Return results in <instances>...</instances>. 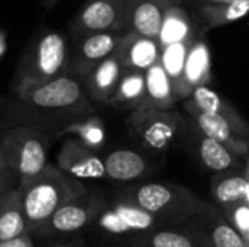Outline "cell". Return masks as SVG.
Returning a JSON list of instances; mask_svg holds the SVG:
<instances>
[{
    "label": "cell",
    "mask_w": 249,
    "mask_h": 247,
    "mask_svg": "<svg viewBox=\"0 0 249 247\" xmlns=\"http://www.w3.org/2000/svg\"><path fill=\"white\" fill-rule=\"evenodd\" d=\"M130 134L150 153H165L181 138L184 132V119L175 111L137 109L127 121Z\"/></svg>",
    "instance_id": "8992f818"
},
{
    "label": "cell",
    "mask_w": 249,
    "mask_h": 247,
    "mask_svg": "<svg viewBox=\"0 0 249 247\" xmlns=\"http://www.w3.org/2000/svg\"><path fill=\"white\" fill-rule=\"evenodd\" d=\"M7 49V35L3 29H0V60L6 54Z\"/></svg>",
    "instance_id": "1f68e13d"
},
{
    "label": "cell",
    "mask_w": 249,
    "mask_h": 247,
    "mask_svg": "<svg viewBox=\"0 0 249 247\" xmlns=\"http://www.w3.org/2000/svg\"><path fill=\"white\" fill-rule=\"evenodd\" d=\"M0 247H34V243L31 240V234H23L20 237L0 243Z\"/></svg>",
    "instance_id": "f546056e"
},
{
    "label": "cell",
    "mask_w": 249,
    "mask_h": 247,
    "mask_svg": "<svg viewBox=\"0 0 249 247\" xmlns=\"http://www.w3.org/2000/svg\"><path fill=\"white\" fill-rule=\"evenodd\" d=\"M194 229L209 247H247L245 239L228 221L223 211L209 202H201L193 217L181 223Z\"/></svg>",
    "instance_id": "8fae6325"
},
{
    "label": "cell",
    "mask_w": 249,
    "mask_h": 247,
    "mask_svg": "<svg viewBox=\"0 0 249 247\" xmlns=\"http://www.w3.org/2000/svg\"><path fill=\"white\" fill-rule=\"evenodd\" d=\"M146 93L140 109L171 111L178 102L174 95V86L163 70L160 61L152 66L146 73Z\"/></svg>",
    "instance_id": "44dd1931"
},
{
    "label": "cell",
    "mask_w": 249,
    "mask_h": 247,
    "mask_svg": "<svg viewBox=\"0 0 249 247\" xmlns=\"http://www.w3.org/2000/svg\"><path fill=\"white\" fill-rule=\"evenodd\" d=\"M169 6V0H127V32L158 41Z\"/></svg>",
    "instance_id": "9a60e30c"
},
{
    "label": "cell",
    "mask_w": 249,
    "mask_h": 247,
    "mask_svg": "<svg viewBox=\"0 0 249 247\" xmlns=\"http://www.w3.org/2000/svg\"><path fill=\"white\" fill-rule=\"evenodd\" d=\"M194 39L193 23L187 12L181 6L171 4L165 13L163 23L158 36L160 49L177 42Z\"/></svg>",
    "instance_id": "d4e9b609"
},
{
    "label": "cell",
    "mask_w": 249,
    "mask_h": 247,
    "mask_svg": "<svg viewBox=\"0 0 249 247\" xmlns=\"http://www.w3.org/2000/svg\"><path fill=\"white\" fill-rule=\"evenodd\" d=\"M249 194V178L238 172L217 173L212 179V195L222 207H229L247 201Z\"/></svg>",
    "instance_id": "cb8c5ba5"
},
{
    "label": "cell",
    "mask_w": 249,
    "mask_h": 247,
    "mask_svg": "<svg viewBox=\"0 0 249 247\" xmlns=\"http://www.w3.org/2000/svg\"><path fill=\"white\" fill-rule=\"evenodd\" d=\"M115 247H209L201 236L187 224L159 226Z\"/></svg>",
    "instance_id": "5bb4252c"
},
{
    "label": "cell",
    "mask_w": 249,
    "mask_h": 247,
    "mask_svg": "<svg viewBox=\"0 0 249 247\" xmlns=\"http://www.w3.org/2000/svg\"><path fill=\"white\" fill-rule=\"evenodd\" d=\"M185 111L193 125L204 135L222 143L239 156L249 154V124L238 114H209L200 111L190 100Z\"/></svg>",
    "instance_id": "ba28073f"
},
{
    "label": "cell",
    "mask_w": 249,
    "mask_h": 247,
    "mask_svg": "<svg viewBox=\"0 0 249 247\" xmlns=\"http://www.w3.org/2000/svg\"><path fill=\"white\" fill-rule=\"evenodd\" d=\"M228 221L235 227V230L245 239L249 234V204L242 201L229 207L222 208Z\"/></svg>",
    "instance_id": "f1b7e54d"
},
{
    "label": "cell",
    "mask_w": 249,
    "mask_h": 247,
    "mask_svg": "<svg viewBox=\"0 0 249 247\" xmlns=\"http://www.w3.org/2000/svg\"><path fill=\"white\" fill-rule=\"evenodd\" d=\"M124 70L125 68L114 54L112 57L95 66L88 74L82 77L85 84V92L93 100L101 103H108L112 95L115 93V89L120 83Z\"/></svg>",
    "instance_id": "ac0fdd59"
},
{
    "label": "cell",
    "mask_w": 249,
    "mask_h": 247,
    "mask_svg": "<svg viewBox=\"0 0 249 247\" xmlns=\"http://www.w3.org/2000/svg\"><path fill=\"white\" fill-rule=\"evenodd\" d=\"M57 167L77 181L107 178L104 159L98 151L89 148L77 138H67L63 141L57 156Z\"/></svg>",
    "instance_id": "7c38bea8"
},
{
    "label": "cell",
    "mask_w": 249,
    "mask_h": 247,
    "mask_svg": "<svg viewBox=\"0 0 249 247\" xmlns=\"http://www.w3.org/2000/svg\"><path fill=\"white\" fill-rule=\"evenodd\" d=\"M18 188L29 234L41 227L64 204L89 194L82 181L67 176L57 166L51 165L35 179Z\"/></svg>",
    "instance_id": "6da1fadb"
},
{
    "label": "cell",
    "mask_w": 249,
    "mask_h": 247,
    "mask_svg": "<svg viewBox=\"0 0 249 247\" xmlns=\"http://www.w3.org/2000/svg\"><path fill=\"white\" fill-rule=\"evenodd\" d=\"M245 170H247V173H245V175L249 178V154H248V160H247V169H245Z\"/></svg>",
    "instance_id": "d590c367"
},
{
    "label": "cell",
    "mask_w": 249,
    "mask_h": 247,
    "mask_svg": "<svg viewBox=\"0 0 249 247\" xmlns=\"http://www.w3.org/2000/svg\"><path fill=\"white\" fill-rule=\"evenodd\" d=\"M194 39H188V41L171 44V45L162 48V52H160V64H162L163 70L166 71V74L169 76V79L172 82L174 95L178 90V87L181 86L182 76H184V68H185V63H187V57H188V51H190L191 44H193Z\"/></svg>",
    "instance_id": "4316f807"
},
{
    "label": "cell",
    "mask_w": 249,
    "mask_h": 247,
    "mask_svg": "<svg viewBox=\"0 0 249 247\" xmlns=\"http://www.w3.org/2000/svg\"><path fill=\"white\" fill-rule=\"evenodd\" d=\"M29 234L19 188L9 189L0 198V243Z\"/></svg>",
    "instance_id": "7402d4cb"
},
{
    "label": "cell",
    "mask_w": 249,
    "mask_h": 247,
    "mask_svg": "<svg viewBox=\"0 0 249 247\" xmlns=\"http://www.w3.org/2000/svg\"><path fill=\"white\" fill-rule=\"evenodd\" d=\"M212 80V54L204 39H194L188 51L181 86L175 92L177 100L187 99L197 87L207 86Z\"/></svg>",
    "instance_id": "2e32d148"
},
{
    "label": "cell",
    "mask_w": 249,
    "mask_h": 247,
    "mask_svg": "<svg viewBox=\"0 0 249 247\" xmlns=\"http://www.w3.org/2000/svg\"><path fill=\"white\" fill-rule=\"evenodd\" d=\"M203 20L209 28L223 26L241 20L249 13V0H236L229 4H209L200 10Z\"/></svg>",
    "instance_id": "83f0119b"
},
{
    "label": "cell",
    "mask_w": 249,
    "mask_h": 247,
    "mask_svg": "<svg viewBox=\"0 0 249 247\" xmlns=\"http://www.w3.org/2000/svg\"><path fill=\"white\" fill-rule=\"evenodd\" d=\"M73 29L80 36L127 29V0H88L76 17Z\"/></svg>",
    "instance_id": "30bf717a"
},
{
    "label": "cell",
    "mask_w": 249,
    "mask_h": 247,
    "mask_svg": "<svg viewBox=\"0 0 249 247\" xmlns=\"http://www.w3.org/2000/svg\"><path fill=\"white\" fill-rule=\"evenodd\" d=\"M7 172H10V170L6 166V162H4V157H3V151L0 148V176L4 175V173H7Z\"/></svg>",
    "instance_id": "d6a6232c"
},
{
    "label": "cell",
    "mask_w": 249,
    "mask_h": 247,
    "mask_svg": "<svg viewBox=\"0 0 249 247\" xmlns=\"http://www.w3.org/2000/svg\"><path fill=\"white\" fill-rule=\"evenodd\" d=\"M118 199L142 208L168 226L187 221L196 214L203 202L191 189L163 182L128 186L121 191Z\"/></svg>",
    "instance_id": "7a4b0ae2"
},
{
    "label": "cell",
    "mask_w": 249,
    "mask_h": 247,
    "mask_svg": "<svg viewBox=\"0 0 249 247\" xmlns=\"http://www.w3.org/2000/svg\"><path fill=\"white\" fill-rule=\"evenodd\" d=\"M92 226L109 246L115 247L128 239L163 226V223L130 202L115 199L109 204L105 202Z\"/></svg>",
    "instance_id": "52a82bcc"
},
{
    "label": "cell",
    "mask_w": 249,
    "mask_h": 247,
    "mask_svg": "<svg viewBox=\"0 0 249 247\" xmlns=\"http://www.w3.org/2000/svg\"><path fill=\"white\" fill-rule=\"evenodd\" d=\"M210 1H212V4H229L236 0H210Z\"/></svg>",
    "instance_id": "e575fe53"
},
{
    "label": "cell",
    "mask_w": 249,
    "mask_h": 247,
    "mask_svg": "<svg viewBox=\"0 0 249 247\" xmlns=\"http://www.w3.org/2000/svg\"><path fill=\"white\" fill-rule=\"evenodd\" d=\"M51 247H74V246H71V245H53Z\"/></svg>",
    "instance_id": "8d00e7d4"
},
{
    "label": "cell",
    "mask_w": 249,
    "mask_h": 247,
    "mask_svg": "<svg viewBox=\"0 0 249 247\" xmlns=\"http://www.w3.org/2000/svg\"><path fill=\"white\" fill-rule=\"evenodd\" d=\"M15 178H16V176H15L12 172H7V173H4V175L0 176V198H1L9 189L15 188V186H13V179H15Z\"/></svg>",
    "instance_id": "4dcf8cb0"
},
{
    "label": "cell",
    "mask_w": 249,
    "mask_h": 247,
    "mask_svg": "<svg viewBox=\"0 0 249 247\" xmlns=\"http://www.w3.org/2000/svg\"><path fill=\"white\" fill-rule=\"evenodd\" d=\"M245 246L249 247V234L245 237Z\"/></svg>",
    "instance_id": "74e56055"
},
{
    "label": "cell",
    "mask_w": 249,
    "mask_h": 247,
    "mask_svg": "<svg viewBox=\"0 0 249 247\" xmlns=\"http://www.w3.org/2000/svg\"><path fill=\"white\" fill-rule=\"evenodd\" d=\"M69 47L66 38L53 29H44L31 44L19 67L18 82H44L67 74Z\"/></svg>",
    "instance_id": "5b68a950"
},
{
    "label": "cell",
    "mask_w": 249,
    "mask_h": 247,
    "mask_svg": "<svg viewBox=\"0 0 249 247\" xmlns=\"http://www.w3.org/2000/svg\"><path fill=\"white\" fill-rule=\"evenodd\" d=\"M105 201L95 195H85L82 198L73 199L58 208L41 227H38L32 234L41 237L63 236L77 233L88 226H92L99 211L104 208Z\"/></svg>",
    "instance_id": "9c48e42d"
},
{
    "label": "cell",
    "mask_w": 249,
    "mask_h": 247,
    "mask_svg": "<svg viewBox=\"0 0 249 247\" xmlns=\"http://www.w3.org/2000/svg\"><path fill=\"white\" fill-rule=\"evenodd\" d=\"M0 148L7 169L25 185L41 175L48 166V140L31 127H15L0 140Z\"/></svg>",
    "instance_id": "277c9868"
},
{
    "label": "cell",
    "mask_w": 249,
    "mask_h": 247,
    "mask_svg": "<svg viewBox=\"0 0 249 247\" xmlns=\"http://www.w3.org/2000/svg\"><path fill=\"white\" fill-rule=\"evenodd\" d=\"M247 201H248V204H249V194H248V198H247Z\"/></svg>",
    "instance_id": "f35d334b"
},
{
    "label": "cell",
    "mask_w": 249,
    "mask_h": 247,
    "mask_svg": "<svg viewBox=\"0 0 249 247\" xmlns=\"http://www.w3.org/2000/svg\"><path fill=\"white\" fill-rule=\"evenodd\" d=\"M60 0H42V6L45 7V9H51L55 3H58Z\"/></svg>",
    "instance_id": "836d02e7"
},
{
    "label": "cell",
    "mask_w": 249,
    "mask_h": 247,
    "mask_svg": "<svg viewBox=\"0 0 249 247\" xmlns=\"http://www.w3.org/2000/svg\"><path fill=\"white\" fill-rule=\"evenodd\" d=\"M104 166L107 178L117 182H130L140 179L150 169V163L143 154L128 148L111 151L104 159Z\"/></svg>",
    "instance_id": "ffe728a7"
},
{
    "label": "cell",
    "mask_w": 249,
    "mask_h": 247,
    "mask_svg": "<svg viewBox=\"0 0 249 247\" xmlns=\"http://www.w3.org/2000/svg\"><path fill=\"white\" fill-rule=\"evenodd\" d=\"M160 52L162 49L156 39L125 32L115 55L124 68L146 73L152 66L160 61Z\"/></svg>",
    "instance_id": "e0dca14e"
},
{
    "label": "cell",
    "mask_w": 249,
    "mask_h": 247,
    "mask_svg": "<svg viewBox=\"0 0 249 247\" xmlns=\"http://www.w3.org/2000/svg\"><path fill=\"white\" fill-rule=\"evenodd\" d=\"M123 35L124 33H115V32H99V33L83 35L73 55V67L76 68V71L83 77L95 66L112 57L118 49Z\"/></svg>",
    "instance_id": "4fadbf2b"
},
{
    "label": "cell",
    "mask_w": 249,
    "mask_h": 247,
    "mask_svg": "<svg viewBox=\"0 0 249 247\" xmlns=\"http://www.w3.org/2000/svg\"><path fill=\"white\" fill-rule=\"evenodd\" d=\"M71 134L74 138L82 141L89 148L98 151L104 147L107 141V131L102 119L98 115H88L79 121H73L71 124L66 125L58 135Z\"/></svg>",
    "instance_id": "484cf974"
},
{
    "label": "cell",
    "mask_w": 249,
    "mask_h": 247,
    "mask_svg": "<svg viewBox=\"0 0 249 247\" xmlns=\"http://www.w3.org/2000/svg\"><path fill=\"white\" fill-rule=\"evenodd\" d=\"M193 140H194L196 151L201 163L207 169L216 173H229V172H238L242 167V160H241L242 156H239L229 147L223 146L222 143L204 135L196 127H194Z\"/></svg>",
    "instance_id": "d6986e66"
},
{
    "label": "cell",
    "mask_w": 249,
    "mask_h": 247,
    "mask_svg": "<svg viewBox=\"0 0 249 247\" xmlns=\"http://www.w3.org/2000/svg\"><path fill=\"white\" fill-rule=\"evenodd\" d=\"M15 90L18 98L32 109L86 115H92L93 112L85 87L69 74L44 82L20 80L16 83Z\"/></svg>",
    "instance_id": "3957f363"
},
{
    "label": "cell",
    "mask_w": 249,
    "mask_h": 247,
    "mask_svg": "<svg viewBox=\"0 0 249 247\" xmlns=\"http://www.w3.org/2000/svg\"><path fill=\"white\" fill-rule=\"evenodd\" d=\"M146 93V74L139 70H124L108 105L121 109H140Z\"/></svg>",
    "instance_id": "603a6c76"
}]
</instances>
